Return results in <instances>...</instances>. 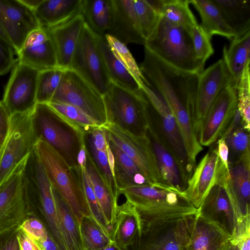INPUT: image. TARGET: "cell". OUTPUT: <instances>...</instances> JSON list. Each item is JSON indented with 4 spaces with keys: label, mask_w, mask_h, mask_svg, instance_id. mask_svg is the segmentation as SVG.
<instances>
[{
    "label": "cell",
    "mask_w": 250,
    "mask_h": 250,
    "mask_svg": "<svg viewBox=\"0 0 250 250\" xmlns=\"http://www.w3.org/2000/svg\"><path fill=\"white\" fill-rule=\"evenodd\" d=\"M62 237L67 250H84L79 225L68 206L52 186Z\"/></svg>",
    "instance_id": "cell-33"
},
{
    "label": "cell",
    "mask_w": 250,
    "mask_h": 250,
    "mask_svg": "<svg viewBox=\"0 0 250 250\" xmlns=\"http://www.w3.org/2000/svg\"><path fill=\"white\" fill-rule=\"evenodd\" d=\"M47 104L63 122L80 134L85 135L101 127L92 118L72 105L59 102Z\"/></svg>",
    "instance_id": "cell-36"
},
{
    "label": "cell",
    "mask_w": 250,
    "mask_h": 250,
    "mask_svg": "<svg viewBox=\"0 0 250 250\" xmlns=\"http://www.w3.org/2000/svg\"><path fill=\"white\" fill-rule=\"evenodd\" d=\"M112 16L109 34L122 43H135L145 45L143 37L136 14L133 0H111Z\"/></svg>",
    "instance_id": "cell-20"
},
{
    "label": "cell",
    "mask_w": 250,
    "mask_h": 250,
    "mask_svg": "<svg viewBox=\"0 0 250 250\" xmlns=\"http://www.w3.org/2000/svg\"><path fill=\"white\" fill-rule=\"evenodd\" d=\"M222 250H240L239 240L236 237L229 238Z\"/></svg>",
    "instance_id": "cell-54"
},
{
    "label": "cell",
    "mask_w": 250,
    "mask_h": 250,
    "mask_svg": "<svg viewBox=\"0 0 250 250\" xmlns=\"http://www.w3.org/2000/svg\"><path fill=\"white\" fill-rule=\"evenodd\" d=\"M16 237L20 250H45L41 243L30 238L22 230Z\"/></svg>",
    "instance_id": "cell-50"
},
{
    "label": "cell",
    "mask_w": 250,
    "mask_h": 250,
    "mask_svg": "<svg viewBox=\"0 0 250 250\" xmlns=\"http://www.w3.org/2000/svg\"><path fill=\"white\" fill-rule=\"evenodd\" d=\"M41 244L45 250H58L50 235H49L47 240Z\"/></svg>",
    "instance_id": "cell-58"
},
{
    "label": "cell",
    "mask_w": 250,
    "mask_h": 250,
    "mask_svg": "<svg viewBox=\"0 0 250 250\" xmlns=\"http://www.w3.org/2000/svg\"><path fill=\"white\" fill-rule=\"evenodd\" d=\"M17 55L18 62L39 71L58 67L55 46L46 28L32 31Z\"/></svg>",
    "instance_id": "cell-18"
},
{
    "label": "cell",
    "mask_w": 250,
    "mask_h": 250,
    "mask_svg": "<svg viewBox=\"0 0 250 250\" xmlns=\"http://www.w3.org/2000/svg\"><path fill=\"white\" fill-rule=\"evenodd\" d=\"M28 158L17 168L0 188V214L10 209L19 208L21 203L24 195V170Z\"/></svg>",
    "instance_id": "cell-35"
},
{
    "label": "cell",
    "mask_w": 250,
    "mask_h": 250,
    "mask_svg": "<svg viewBox=\"0 0 250 250\" xmlns=\"http://www.w3.org/2000/svg\"><path fill=\"white\" fill-rule=\"evenodd\" d=\"M133 4L142 34L146 41L156 29L161 15L150 7L146 0H133Z\"/></svg>",
    "instance_id": "cell-43"
},
{
    "label": "cell",
    "mask_w": 250,
    "mask_h": 250,
    "mask_svg": "<svg viewBox=\"0 0 250 250\" xmlns=\"http://www.w3.org/2000/svg\"><path fill=\"white\" fill-rule=\"evenodd\" d=\"M33 115L39 138L52 147L71 167L77 166V155L84 135L63 122L48 104H37Z\"/></svg>",
    "instance_id": "cell-6"
},
{
    "label": "cell",
    "mask_w": 250,
    "mask_h": 250,
    "mask_svg": "<svg viewBox=\"0 0 250 250\" xmlns=\"http://www.w3.org/2000/svg\"><path fill=\"white\" fill-rule=\"evenodd\" d=\"M98 44L102 55L108 76L112 83L135 93L139 92L141 86L124 65L115 56L104 35L97 34Z\"/></svg>",
    "instance_id": "cell-30"
},
{
    "label": "cell",
    "mask_w": 250,
    "mask_h": 250,
    "mask_svg": "<svg viewBox=\"0 0 250 250\" xmlns=\"http://www.w3.org/2000/svg\"><path fill=\"white\" fill-rule=\"evenodd\" d=\"M191 36L195 57L198 61L205 64L214 53L211 38L199 24L191 28Z\"/></svg>",
    "instance_id": "cell-45"
},
{
    "label": "cell",
    "mask_w": 250,
    "mask_h": 250,
    "mask_svg": "<svg viewBox=\"0 0 250 250\" xmlns=\"http://www.w3.org/2000/svg\"><path fill=\"white\" fill-rule=\"evenodd\" d=\"M104 95L111 83L100 50L97 36L85 22L70 68Z\"/></svg>",
    "instance_id": "cell-8"
},
{
    "label": "cell",
    "mask_w": 250,
    "mask_h": 250,
    "mask_svg": "<svg viewBox=\"0 0 250 250\" xmlns=\"http://www.w3.org/2000/svg\"><path fill=\"white\" fill-rule=\"evenodd\" d=\"M77 162L78 166H79L82 169H86V148L85 145L84 141L81 146L79 151L77 155Z\"/></svg>",
    "instance_id": "cell-53"
},
{
    "label": "cell",
    "mask_w": 250,
    "mask_h": 250,
    "mask_svg": "<svg viewBox=\"0 0 250 250\" xmlns=\"http://www.w3.org/2000/svg\"><path fill=\"white\" fill-rule=\"evenodd\" d=\"M250 131L242 123L220 138H223L229 148V163L234 162L250 150Z\"/></svg>",
    "instance_id": "cell-41"
},
{
    "label": "cell",
    "mask_w": 250,
    "mask_h": 250,
    "mask_svg": "<svg viewBox=\"0 0 250 250\" xmlns=\"http://www.w3.org/2000/svg\"><path fill=\"white\" fill-rule=\"evenodd\" d=\"M197 215L217 227L229 238L236 233L238 220L232 200L225 188L215 184L201 206Z\"/></svg>",
    "instance_id": "cell-17"
},
{
    "label": "cell",
    "mask_w": 250,
    "mask_h": 250,
    "mask_svg": "<svg viewBox=\"0 0 250 250\" xmlns=\"http://www.w3.org/2000/svg\"><path fill=\"white\" fill-rule=\"evenodd\" d=\"M32 192L37 196L50 230V237L58 250H67L62 236L52 184L47 176L37 177L32 185Z\"/></svg>",
    "instance_id": "cell-24"
},
{
    "label": "cell",
    "mask_w": 250,
    "mask_h": 250,
    "mask_svg": "<svg viewBox=\"0 0 250 250\" xmlns=\"http://www.w3.org/2000/svg\"><path fill=\"white\" fill-rule=\"evenodd\" d=\"M11 44L0 36V76L7 73L18 62Z\"/></svg>",
    "instance_id": "cell-47"
},
{
    "label": "cell",
    "mask_w": 250,
    "mask_h": 250,
    "mask_svg": "<svg viewBox=\"0 0 250 250\" xmlns=\"http://www.w3.org/2000/svg\"><path fill=\"white\" fill-rule=\"evenodd\" d=\"M147 4L161 15L163 0H146Z\"/></svg>",
    "instance_id": "cell-56"
},
{
    "label": "cell",
    "mask_w": 250,
    "mask_h": 250,
    "mask_svg": "<svg viewBox=\"0 0 250 250\" xmlns=\"http://www.w3.org/2000/svg\"><path fill=\"white\" fill-rule=\"evenodd\" d=\"M50 102L72 105L101 127L107 124L103 95L72 69L64 70L59 86Z\"/></svg>",
    "instance_id": "cell-7"
},
{
    "label": "cell",
    "mask_w": 250,
    "mask_h": 250,
    "mask_svg": "<svg viewBox=\"0 0 250 250\" xmlns=\"http://www.w3.org/2000/svg\"><path fill=\"white\" fill-rule=\"evenodd\" d=\"M237 109L236 89L230 84L219 93L205 118L198 135L202 146H210L222 136Z\"/></svg>",
    "instance_id": "cell-15"
},
{
    "label": "cell",
    "mask_w": 250,
    "mask_h": 250,
    "mask_svg": "<svg viewBox=\"0 0 250 250\" xmlns=\"http://www.w3.org/2000/svg\"><path fill=\"white\" fill-rule=\"evenodd\" d=\"M223 54L231 76V85L236 89L243 72L250 65V29L235 35L228 47L224 46Z\"/></svg>",
    "instance_id": "cell-26"
},
{
    "label": "cell",
    "mask_w": 250,
    "mask_h": 250,
    "mask_svg": "<svg viewBox=\"0 0 250 250\" xmlns=\"http://www.w3.org/2000/svg\"><path fill=\"white\" fill-rule=\"evenodd\" d=\"M86 171L104 221L112 233L116 220L117 199L107 187L87 149Z\"/></svg>",
    "instance_id": "cell-27"
},
{
    "label": "cell",
    "mask_w": 250,
    "mask_h": 250,
    "mask_svg": "<svg viewBox=\"0 0 250 250\" xmlns=\"http://www.w3.org/2000/svg\"><path fill=\"white\" fill-rule=\"evenodd\" d=\"M84 23L81 14L65 23L46 28L55 46L58 67L70 68Z\"/></svg>",
    "instance_id": "cell-21"
},
{
    "label": "cell",
    "mask_w": 250,
    "mask_h": 250,
    "mask_svg": "<svg viewBox=\"0 0 250 250\" xmlns=\"http://www.w3.org/2000/svg\"><path fill=\"white\" fill-rule=\"evenodd\" d=\"M237 109L240 114L242 124L250 130V65L243 72L236 87Z\"/></svg>",
    "instance_id": "cell-44"
},
{
    "label": "cell",
    "mask_w": 250,
    "mask_h": 250,
    "mask_svg": "<svg viewBox=\"0 0 250 250\" xmlns=\"http://www.w3.org/2000/svg\"><path fill=\"white\" fill-rule=\"evenodd\" d=\"M33 109L9 115L0 149V188L34 150L39 137L34 124Z\"/></svg>",
    "instance_id": "cell-4"
},
{
    "label": "cell",
    "mask_w": 250,
    "mask_h": 250,
    "mask_svg": "<svg viewBox=\"0 0 250 250\" xmlns=\"http://www.w3.org/2000/svg\"><path fill=\"white\" fill-rule=\"evenodd\" d=\"M81 171L85 195L91 212L92 218L104 232L111 237V231L104 221L86 169H81Z\"/></svg>",
    "instance_id": "cell-46"
},
{
    "label": "cell",
    "mask_w": 250,
    "mask_h": 250,
    "mask_svg": "<svg viewBox=\"0 0 250 250\" xmlns=\"http://www.w3.org/2000/svg\"><path fill=\"white\" fill-rule=\"evenodd\" d=\"M104 37L115 56L134 78L141 87L147 83L126 45L109 34Z\"/></svg>",
    "instance_id": "cell-40"
},
{
    "label": "cell",
    "mask_w": 250,
    "mask_h": 250,
    "mask_svg": "<svg viewBox=\"0 0 250 250\" xmlns=\"http://www.w3.org/2000/svg\"><path fill=\"white\" fill-rule=\"evenodd\" d=\"M0 25L16 54L29 34L40 27L34 11L20 0H0Z\"/></svg>",
    "instance_id": "cell-16"
},
{
    "label": "cell",
    "mask_w": 250,
    "mask_h": 250,
    "mask_svg": "<svg viewBox=\"0 0 250 250\" xmlns=\"http://www.w3.org/2000/svg\"><path fill=\"white\" fill-rule=\"evenodd\" d=\"M82 0H42L34 11L40 27H54L81 14Z\"/></svg>",
    "instance_id": "cell-25"
},
{
    "label": "cell",
    "mask_w": 250,
    "mask_h": 250,
    "mask_svg": "<svg viewBox=\"0 0 250 250\" xmlns=\"http://www.w3.org/2000/svg\"><path fill=\"white\" fill-rule=\"evenodd\" d=\"M81 14L86 24L95 34L104 36L111 23V0H83Z\"/></svg>",
    "instance_id": "cell-32"
},
{
    "label": "cell",
    "mask_w": 250,
    "mask_h": 250,
    "mask_svg": "<svg viewBox=\"0 0 250 250\" xmlns=\"http://www.w3.org/2000/svg\"><path fill=\"white\" fill-rule=\"evenodd\" d=\"M109 146L114 157L113 174L119 191L133 186L149 184L128 156L110 141Z\"/></svg>",
    "instance_id": "cell-29"
},
{
    "label": "cell",
    "mask_w": 250,
    "mask_h": 250,
    "mask_svg": "<svg viewBox=\"0 0 250 250\" xmlns=\"http://www.w3.org/2000/svg\"><path fill=\"white\" fill-rule=\"evenodd\" d=\"M195 216L166 223L143 231L132 250H187Z\"/></svg>",
    "instance_id": "cell-14"
},
{
    "label": "cell",
    "mask_w": 250,
    "mask_h": 250,
    "mask_svg": "<svg viewBox=\"0 0 250 250\" xmlns=\"http://www.w3.org/2000/svg\"><path fill=\"white\" fill-rule=\"evenodd\" d=\"M212 0L235 36L250 29V0Z\"/></svg>",
    "instance_id": "cell-34"
},
{
    "label": "cell",
    "mask_w": 250,
    "mask_h": 250,
    "mask_svg": "<svg viewBox=\"0 0 250 250\" xmlns=\"http://www.w3.org/2000/svg\"><path fill=\"white\" fill-rule=\"evenodd\" d=\"M3 138L0 135V149L3 142Z\"/></svg>",
    "instance_id": "cell-61"
},
{
    "label": "cell",
    "mask_w": 250,
    "mask_h": 250,
    "mask_svg": "<svg viewBox=\"0 0 250 250\" xmlns=\"http://www.w3.org/2000/svg\"><path fill=\"white\" fill-rule=\"evenodd\" d=\"M229 171L221 165L217 184L223 186L229 195L234 207L238 224L250 216V152L229 164Z\"/></svg>",
    "instance_id": "cell-10"
},
{
    "label": "cell",
    "mask_w": 250,
    "mask_h": 250,
    "mask_svg": "<svg viewBox=\"0 0 250 250\" xmlns=\"http://www.w3.org/2000/svg\"><path fill=\"white\" fill-rule=\"evenodd\" d=\"M84 141L86 149L99 172L114 196L118 200L120 193L108 163L107 151L97 149L85 135Z\"/></svg>",
    "instance_id": "cell-42"
},
{
    "label": "cell",
    "mask_w": 250,
    "mask_h": 250,
    "mask_svg": "<svg viewBox=\"0 0 250 250\" xmlns=\"http://www.w3.org/2000/svg\"><path fill=\"white\" fill-rule=\"evenodd\" d=\"M189 2L199 13L201 18L200 25L209 37L218 35L231 40L234 37L233 30L212 0H189Z\"/></svg>",
    "instance_id": "cell-31"
},
{
    "label": "cell",
    "mask_w": 250,
    "mask_h": 250,
    "mask_svg": "<svg viewBox=\"0 0 250 250\" xmlns=\"http://www.w3.org/2000/svg\"><path fill=\"white\" fill-rule=\"evenodd\" d=\"M64 70L56 67L39 71L37 86V104H47L51 101L59 86Z\"/></svg>",
    "instance_id": "cell-39"
},
{
    "label": "cell",
    "mask_w": 250,
    "mask_h": 250,
    "mask_svg": "<svg viewBox=\"0 0 250 250\" xmlns=\"http://www.w3.org/2000/svg\"><path fill=\"white\" fill-rule=\"evenodd\" d=\"M189 0H163L161 15L189 30L198 23L190 9Z\"/></svg>",
    "instance_id": "cell-37"
},
{
    "label": "cell",
    "mask_w": 250,
    "mask_h": 250,
    "mask_svg": "<svg viewBox=\"0 0 250 250\" xmlns=\"http://www.w3.org/2000/svg\"><path fill=\"white\" fill-rule=\"evenodd\" d=\"M217 154L220 162L225 168L229 171V148L225 140L219 138L217 140V146L216 147Z\"/></svg>",
    "instance_id": "cell-51"
},
{
    "label": "cell",
    "mask_w": 250,
    "mask_h": 250,
    "mask_svg": "<svg viewBox=\"0 0 250 250\" xmlns=\"http://www.w3.org/2000/svg\"><path fill=\"white\" fill-rule=\"evenodd\" d=\"M107 124L138 136L147 135L150 122L148 102L142 90L135 93L111 82L103 95Z\"/></svg>",
    "instance_id": "cell-5"
},
{
    "label": "cell",
    "mask_w": 250,
    "mask_h": 250,
    "mask_svg": "<svg viewBox=\"0 0 250 250\" xmlns=\"http://www.w3.org/2000/svg\"><path fill=\"white\" fill-rule=\"evenodd\" d=\"M53 188L75 216L79 225L84 216L92 218L83 188L81 168L71 167L52 147L41 138L35 147Z\"/></svg>",
    "instance_id": "cell-2"
},
{
    "label": "cell",
    "mask_w": 250,
    "mask_h": 250,
    "mask_svg": "<svg viewBox=\"0 0 250 250\" xmlns=\"http://www.w3.org/2000/svg\"><path fill=\"white\" fill-rule=\"evenodd\" d=\"M2 250H20L17 237L10 240L5 246Z\"/></svg>",
    "instance_id": "cell-57"
},
{
    "label": "cell",
    "mask_w": 250,
    "mask_h": 250,
    "mask_svg": "<svg viewBox=\"0 0 250 250\" xmlns=\"http://www.w3.org/2000/svg\"><path fill=\"white\" fill-rule=\"evenodd\" d=\"M141 88L152 110L160 121L161 129L167 144L174 154L187 183L194 168L189 163L173 114L167 103L158 92L146 84Z\"/></svg>",
    "instance_id": "cell-12"
},
{
    "label": "cell",
    "mask_w": 250,
    "mask_h": 250,
    "mask_svg": "<svg viewBox=\"0 0 250 250\" xmlns=\"http://www.w3.org/2000/svg\"><path fill=\"white\" fill-rule=\"evenodd\" d=\"M144 46L179 69L199 74L204 70L205 64L195 57L191 31L162 16L156 29L146 41Z\"/></svg>",
    "instance_id": "cell-3"
},
{
    "label": "cell",
    "mask_w": 250,
    "mask_h": 250,
    "mask_svg": "<svg viewBox=\"0 0 250 250\" xmlns=\"http://www.w3.org/2000/svg\"><path fill=\"white\" fill-rule=\"evenodd\" d=\"M109 141L128 156L141 171L149 184L162 183L156 159L147 136H138L114 125L103 126Z\"/></svg>",
    "instance_id": "cell-9"
},
{
    "label": "cell",
    "mask_w": 250,
    "mask_h": 250,
    "mask_svg": "<svg viewBox=\"0 0 250 250\" xmlns=\"http://www.w3.org/2000/svg\"><path fill=\"white\" fill-rule=\"evenodd\" d=\"M99 250H123L118 247L113 241L106 247Z\"/></svg>",
    "instance_id": "cell-59"
},
{
    "label": "cell",
    "mask_w": 250,
    "mask_h": 250,
    "mask_svg": "<svg viewBox=\"0 0 250 250\" xmlns=\"http://www.w3.org/2000/svg\"><path fill=\"white\" fill-rule=\"evenodd\" d=\"M0 36L1 37L3 38V39H4L5 40H6V41H7L8 42H9L8 40L7 39L4 31H3L2 29L1 28L0 25Z\"/></svg>",
    "instance_id": "cell-60"
},
{
    "label": "cell",
    "mask_w": 250,
    "mask_h": 250,
    "mask_svg": "<svg viewBox=\"0 0 250 250\" xmlns=\"http://www.w3.org/2000/svg\"><path fill=\"white\" fill-rule=\"evenodd\" d=\"M142 233V222L135 208L126 201L118 205L112 240L123 250H128L139 242Z\"/></svg>",
    "instance_id": "cell-23"
},
{
    "label": "cell",
    "mask_w": 250,
    "mask_h": 250,
    "mask_svg": "<svg viewBox=\"0 0 250 250\" xmlns=\"http://www.w3.org/2000/svg\"><path fill=\"white\" fill-rule=\"evenodd\" d=\"M147 135L156 159L161 182L183 191L187 183L180 167L167 143L152 127L150 122Z\"/></svg>",
    "instance_id": "cell-22"
},
{
    "label": "cell",
    "mask_w": 250,
    "mask_h": 250,
    "mask_svg": "<svg viewBox=\"0 0 250 250\" xmlns=\"http://www.w3.org/2000/svg\"><path fill=\"white\" fill-rule=\"evenodd\" d=\"M79 227L84 250H99L113 241L91 217L84 216Z\"/></svg>",
    "instance_id": "cell-38"
},
{
    "label": "cell",
    "mask_w": 250,
    "mask_h": 250,
    "mask_svg": "<svg viewBox=\"0 0 250 250\" xmlns=\"http://www.w3.org/2000/svg\"><path fill=\"white\" fill-rule=\"evenodd\" d=\"M39 72L18 62L14 66L1 101L9 115L34 108Z\"/></svg>",
    "instance_id": "cell-11"
},
{
    "label": "cell",
    "mask_w": 250,
    "mask_h": 250,
    "mask_svg": "<svg viewBox=\"0 0 250 250\" xmlns=\"http://www.w3.org/2000/svg\"><path fill=\"white\" fill-rule=\"evenodd\" d=\"M139 213L143 231L167 222L197 214L183 191L163 183L137 186L119 190Z\"/></svg>",
    "instance_id": "cell-1"
},
{
    "label": "cell",
    "mask_w": 250,
    "mask_h": 250,
    "mask_svg": "<svg viewBox=\"0 0 250 250\" xmlns=\"http://www.w3.org/2000/svg\"><path fill=\"white\" fill-rule=\"evenodd\" d=\"M20 1L33 11L38 7L42 0H20Z\"/></svg>",
    "instance_id": "cell-55"
},
{
    "label": "cell",
    "mask_w": 250,
    "mask_h": 250,
    "mask_svg": "<svg viewBox=\"0 0 250 250\" xmlns=\"http://www.w3.org/2000/svg\"><path fill=\"white\" fill-rule=\"evenodd\" d=\"M229 238L215 226L194 217L187 250H222Z\"/></svg>",
    "instance_id": "cell-28"
},
{
    "label": "cell",
    "mask_w": 250,
    "mask_h": 250,
    "mask_svg": "<svg viewBox=\"0 0 250 250\" xmlns=\"http://www.w3.org/2000/svg\"><path fill=\"white\" fill-rule=\"evenodd\" d=\"M233 237L239 240L240 250H250V217L239 225Z\"/></svg>",
    "instance_id": "cell-49"
},
{
    "label": "cell",
    "mask_w": 250,
    "mask_h": 250,
    "mask_svg": "<svg viewBox=\"0 0 250 250\" xmlns=\"http://www.w3.org/2000/svg\"><path fill=\"white\" fill-rule=\"evenodd\" d=\"M231 78L223 59L204 70L199 76L192 123L198 135L205 118L215 99Z\"/></svg>",
    "instance_id": "cell-13"
},
{
    "label": "cell",
    "mask_w": 250,
    "mask_h": 250,
    "mask_svg": "<svg viewBox=\"0 0 250 250\" xmlns=\"http://www.w3.org/2000/svg\"><path fill=\"white\" fill-rule=\"evenodd\" d=\"M9 115L1 101H0V135L4 138L8 125Z\"/></svg>",
    "instance_id": "cell-52"
},
{
    "label": "cell",
    "mask_w": 250,
    "mask_h": 250,
    "mask_svg": "<svg viewBox=\"0 0 250 250\" xmlns=\"http://www.w3.org/2000/svg\"><path fill=\"white\" fill-rule=\"evenodd\" d=\"M220 165L215 148L208 152L194 167L183 191L186 198L197 209L216 184Z\"/></svg>",
    "instance_id": "cell-19"
},
{
    "label": "cell",
    "mask_w": 250,
    "mask_h": 250,
    "mask_svg": "<svg viewBox=\"0 0 250 250\" xmlns=\"http://www.w3.org/2000/svg\"><path fill=\"white\" fill-rule=\"evenodd\" d=\"M20 228L28 237L41 243L45 242L49 236L43 225L36 218L26 220Z\"/></svg>",
    "instance_id": "cell-48"
}]
</instances>
